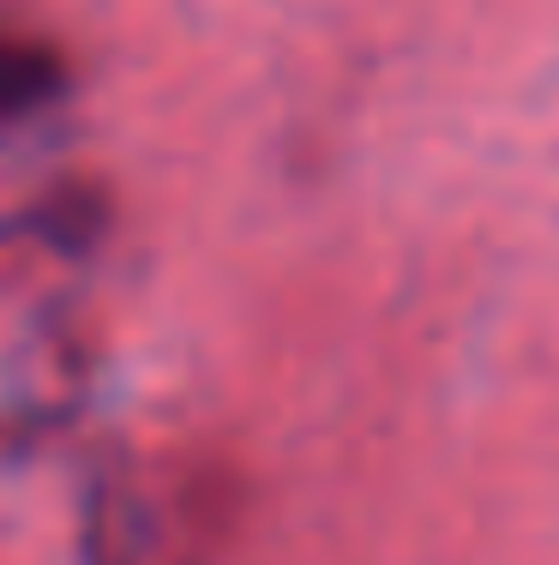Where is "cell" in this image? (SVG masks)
<instances>
[{"label":"cell","mask_w":559,"mask_h":565,"mask_svg":"<svg viewBox=\"0 0 559 565\" xmlns=\"http://www.w3.org/2000/svg\"><path fill=\"white\" fill-rule=\"evenodd\" d=\"M43 85H49L43 55H31V49H19V43L0 49V109H12V103H24V97H43Z\"/></svg>","instance_id":"1"}]
</instances>
